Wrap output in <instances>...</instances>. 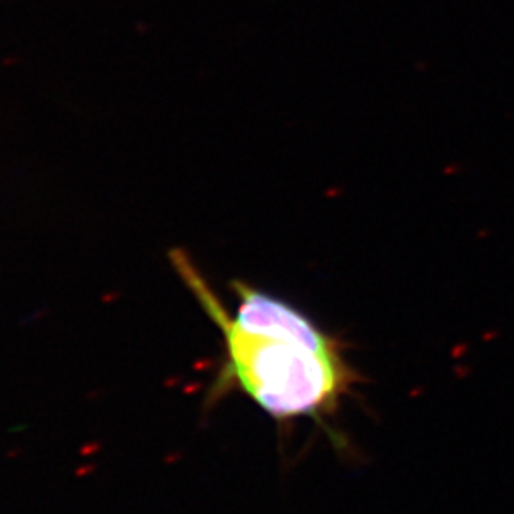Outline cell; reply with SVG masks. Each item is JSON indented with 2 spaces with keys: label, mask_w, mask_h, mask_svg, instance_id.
I'll return each mask as SVG.
<instances>
[{
  "label": "cell",
  "mask_w": 514,
  "mask_h": 514,
  "mask_svg": "<svg viewBox=\"0 0 514 514\" xmlns=\"http://www.w3.org/2000/svg\"><path fill=\"white\" fill-rule=\"evenodd\" d=\"M171 260L222 334L225 366L219 379L221 389H240L279 421L336 411L356 381L341 344L316 346L289 336L240 331L189 257L172 251Z\"/></svg>",
  "instance_id": "6da1fadb"
}]
</instances>
